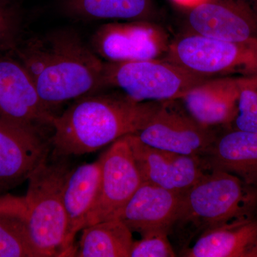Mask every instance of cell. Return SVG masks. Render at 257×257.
Here are the masks:
<instances>
[{"label": "cell", "mask_w": 257, "mask_h": 257, "mask_svg": "<svg viewBox=\"0 0 257 257\" xmlns=\"http://www.w3.org/2000/svg\"><path fill=\"white\" fill-rule=\"evenodd\" d=\"M13 52L51 111L66 101L104 88L105 62L73 30H55L32 37L19 43Z\"/></svg>", "instance_id": "obj_1"}, {"label": "cell", "mask_w": 257, "mask_h": 257, "mask_svg": "<svg viewBox=\"0 0 257 257\" xmlns=\"http://www.w3.org/2000/svg\"><path fill=\"white\" fill-rule=\"evenodd\" d=\"M160 102H138L124 94L79 98L52 120V155L65 158L92 153L135 135L147 124Z\"/></svg>", "instance_id": "obj_2"}, {"label": "cell", "mask_w": 257, "mask_h": 257, "mask_svg": "<svg viewBox=\"0 0 257 257\" xmlns=\"http://www.w3.org/2000/svg\"><path fill=\"white\" fill-rule=\"evenodd\" d=\"M257 188L221 171H209L182 194L170 235L181 251L204 234L222 225L256 214Z\"/></svg>", "instance_id": "obj_3"}, {"label": "cell", "mask_w": 257, "mask_h": 257, "mask_svg": "<svg viewBox=\"0 0 257 257\" xmlns=\"http://www.w3.org/2000/svg\"><path fill=\"white\" fill-rule=\"evenodd\" d=\"M59 159L52 163L45 161L32 172L24 198L25 221L39 257L69 256L63 189L71 169Z\"/></svg>", "instance_id": "obj_4"}, {"label": "cell", "mask_w": 257, "mask_h": 257, "mask_svg": "<svg viewBox=\"0 0 257 257\" xmlns=\"http://www.w3.org/2000/svg\"><path fill=\"white\" fill-rule=\"evenodd\" d=\"M209 77L166 60L105 62L104 87L119 88L138 102L179 99Z\"/></svg>", "instance_id": "obj_5"}, {"label": "cell", "mask_w": 257, "mask_h": 257, "mask_svg": "<svg viewBox=\"0 0 257 257\" xmlns=\"http://www.w3.org/2000/svg\"><path fill=\"white\" fill-rule=\"evenodd\" d=\"M167 60L194 73L257 75V40L234 42L189 34L170 45Z\"/></svg>", "instance_id": "obj_6"}, {"label": "cell", "mask_w": 257, "mask_h": 257, "mask_svg": "<svg viewBox=\"0 0 257 257\" xmlns=\"http://www.w3.org/2000/svg\"><path fill=\"white\" fill-rule=\"evenodd\" d=\"M145 145L167 151L204 157L218 135L199 124L179 99L161 101L156 111L138 133Z\"/></svg>", "instance_id": "obj_7"}, {"label": "cell", "mask_w": 257, "mask_h": 257, "mask_svg": "<svg viewBox=\"0 0 257 257\" xmlns=\"http://www.w3.org/2000/svg\"><path fill=\"white\" fill-rule=\"evenodd\" d=\"M99 160V192L86 226L118 219L143 182L126 136L111 144Z\"/></svg>", "instance_id": "obj_8"}, {"label": "cell", "mask_w": 257, "mask_h": 257, "mask_svg": "<svg viewBox=\"0 0 257 257\" xmlns=\"http://www.w3.org/2000/svg\"><path fill=\"white\" fill-rule=\"evenodd\" d=\"M92 50L108 62H128L160 59L170 44L163 30L148 20L114 22L96 30Z\"/></svg>", "instance_id": "obj_9"}, {"label": "cell", "mask_w": 257, "mask_h": 257, "mask_svg": "<svg viewBox=\"0 0 257 257\" xmlns=\"http://www.w3.org/2000/svg\"><path fill=\"white\" fill-rule=\"evenodd\" d=\"M126 138L143 182L184 194L210 171L204 157L155 148L135 135Z\"/></svg>", "instance_id": "obj_10"}, {"label": "cell", "mask_w": 257, "mask_h": 257, "mask_svg": "<svg viewBox=\"0 0 257 257\" xmlns=\"http://www.w3.org/2000/svg\"><path fill=\"white\" fill-rule=\"evenodd\" d=\"M10 53L0 55V117L38 130L51 126L55 114L42 102L25 66Z\"/></svg>", "instance_id": "obj_11"}, {"label": "cell", "mask_w": 257, "mask_h": 257, "mask_svg": "<svg viewBox=\"0 0 257 257\" xmlns=\"http://www.w3.org/2000/svg\"><path fill=\"white\" fill-rule=\"evenodd\" d=\"M193 33L226 41L257 40V0H204L189 8Z\"/></svg>", "instance_id": "obj_12"}, {"label": "cell", "mask_w": 257, "mask_h": 257, "mask_svg": "<svg viewBox=\"0 0 257 257\" xmlns=\"http://www.w3.org/2000/svg\"><path fill=\"white\" fill-rule=\"evenodd\" d=\"M50 147L40 130L0 117V190L28 180L47 160Z\"/></svg>", "instance_id": "obj_13"}, {"label": "cell", "mask_w": 257, "mask_h": 257, "mask_svg": "<svg viewBox=\"0 0 257 257\" xmlns=\"http://www.w3.org/2000/svg\"><path fill=\"white\" fill-rule=\"evenodd\" d=\"M245 77L207 79L192 88L179 100L203 126H231L237 114L240 89Z\"/></svg>", "instance_id": "obj_14"}, {"label": "cell", "mask_w": 257, "mask_h": 257, "mask_svg": "<svg viewBox=\"0 0 257 257\" xmlns=\"http://www.w3.org/2000/svg\"><path fill=\"white\" fill-rule=\"evenodd\" d=\"M182 194L143 182L118 219L132 232L141 236L159 230H170L176 220Z\"/></svg>", "instance_id": "obj_15"}, {"label": "cell", "mask_w": 257, "mask_h": 257, "mask_svg": "<svg viewBox=\"0 0 257 257\" xmlns=\"http://www.w3.org/2000/svg\"><path fill=\"white\" fill-rule=\"evenodd\" d=\"M204 158L209 170L226 172L257 188V133L231 128L218 135Z\"/></svg>", "instance_id": "obj_16"}, {"label": "cell", "mask_w": 257, "mask_h": 257, "mask_svg": "<svg viewBox=\"0 0 257 257\" xmlns=\"http://www.w3.org/2000/svg\"><path fill=\"white\" fill-rule=\"evenodd\" d=\"M180 254L186 257H257L256 214L206 231Z\"/></svg>", "instance_id": "obj_17"}, {"label": "cell", "mask_w": 257, "mask_h": 257, "mask_svg": "<svg viewBox=\"0 0 257 257\" xmlns=\"http://www.w3.org/2000/svg\"><path fill=\"white\" fill-rule=\"evenodd\" d=\"M101 167L99 160L71 169L64 182L63 203L67 216V246L73 252L76 234L87 226L99 192ZM70 256V255H69Z\"/></svg>", "instance_id": "obj_18"}, {"label": "cell", "mask_w": 257, "mask_h": 257, "mask_svg": "<svg viewBox=\"0 0 257 257\" xmlns=\"http://www.w3.org/2000/svg\"><path fill=\"white\" fill-rule=\"evenodd\" d=\"M67 16L80 20H148L152 0H62Z\"/></svg>", "instance_id": "obj_19"}, {"label": "cell", "mask_w": 257, "mask_h": 257, "mask_svg": "<svg viewBox=\"0 0 257 257\" xmlns=\"http://www.w3.org/2000/svg\"><path fill=\"white\" fill-rule=\"evenodd\" d=\"M82 230L76 256L130 257L133 232L119 219L100 221Z\"/></svg>", "instance_id": "obj_20"}, {"label": "cell", "mask_w": 257, "mask_h": 257, "mask_svg": "<svg viewBox=\"0 0 257 257\" xmlns=\"http://www.w3.org/2000/svg\"><path fill=\"white\" fill-rule=\"evenodd\" d=\"M0 257H39L25 216L0 212Z\"/></svg>", "instance_id": "obj_21"}, {"label": "cell", "mask_w": 257, "mask_h": 257, "mask_svg": "<svg viewBox=\"0 0 257 257\" xmlns=\"http://www.w3.org/2000/svg\"><path fill=\"white\" fill-rule=\"evenodd\" d=\"M231 128L257 133V75L245 77Z\"/></svg>", "instance_id": "obj_22"}, {"label": "cell", "mask_w": 257, "mask_h": 257, "mask_svg": "<svg viewBox=\"0 0 257 257\" xmlns=\"http://www.w3.org/2000/svg\"><path fill=\"white\" fill-rule=\"evenodd\" d=\"M21 18L12 0H0V55L13 52L20 43Z\"/></svg>", "instance_id": "obj_23"}, {"label": "cell", "mask_w": 257, "mask_h": 257, "mask_svg": "<svg viewBox=\"0 0 257 257\" xmlns=\"http://www.w3.org/2000/svg\"><path fill=\"white\" fill-rule=\"evenodd\" d=\"M170 232L165 230L151 231L134 241L130 257H175V249L169 239Z\"/></svg>", "instance_id": "obj_24"}, {"label": "cell", "mask_w": 257, "mask_h": 257, "mask_svg": "<svg viewBox=\"0 0 257 257\" xmlns=\"http://www.w3.org/2000/svg\"><path fill=\"white\" fill-rule=\"evenodd\" d=\"M25 199L24 198L6 197L0 199V212L13 213L25 216Z\"/></svg>", "instance_id": "obj_25"}, {"label": "cell", "mask_w": 257, "mask_h": 257, "mask_svg": "<svg viewBox=\"0 0 257 257\" xmlns=\"http://www.w3.org/2000/svg\"><path fill=\"white\" fill-rule=\"evenodd\" d=\"M172 1L179 6L189 9V8L202 3L204 0H172Z\"/></svg>", "instance_id": "obj_26"}]
</instances>
